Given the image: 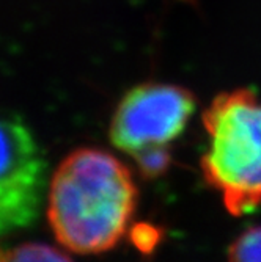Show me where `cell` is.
Returning <instances> with one entry per match:
<instances>
[{
  "label": "cell",
  "instance_id": "6da1fadb",
  "mask_svg": "<svg viewBox=\"0 0 261 262\" xmlns=\"http://www.w3.org/2000/svg\"><path fill=\"white\" fill-rule=\"evenodd\" d=\"M137 207V185L115 156L81 148L66 156L47 190V220L69 251L98 254L126 234Z\"/></svg>",
  "mask_w": 261,
  "mask_h": 262
},
{
  "label": "cell",
  "instance_id": "7a4b0ae2",
  "mask_svg": "<svg viewBox=\"0 0 261 262\" xmlns=\"http://www.w3.org/2000/svg\"><path fill=\"white\" fill-rule=\"evenodd\" d=\"M203 124L205 181L231 215L253 210L261 204V99L246 88L222 93L205 110Z\"/></svg>",
  "mask_w": 261,
  "mask_h": 262
},
{
  "label": "cell",
  "instance_id": "3957f363",
  "mask_svg": "<svg viewBox=\"0 0 261 262\" xmlns=\"http://www.w3.org/2000/svg\"><path fill=\"white\" fill-rule=\"evenodd\" d=\"M47 190V162L30 127L0 113V237L32 225Z\"/></svg>",
  "mask_w": 261,
  "mask_h": 262
},
{
  "label": "cell",
  "instance_id": "277c9868",
  "mask_svg": "<svg viewBox=\"0 0 261 262\" xmlns=\"http://www.w3.org/2000/svg\"><path fill=\"white\" fill-rule=\"evenodd\" d=\"M195 104L194 94L178 85L148 82L134 86L113 113V146L131 156L154 146H169L186 129Z\"/></svg>",
  "mask_w": 261,
  "mask_h": 262
},
{
  "label": "cell",
  "instance_id": "5b68a950",
  "mask_svg": "<svg viewBox=\"0 0 261 262\" xmlns=\"http://www.w3.org/2000/svg\"><path fill=\"white\" fill-rule=\"evenodd\" d=\"M0 262H73L60 250L46 244H22L13 248L0 247Z\"/></svg>",
  "mask_w": 261,
  "mask_h": 262
},
{
  "label": "cell",
  "instance_id": "8992f818",
  "mask_svg": "<svg viewBox=\"0 0 261 262\" xmlns=\"http://www.w3.org/2000/svg\"><path fill=\"white\" fill-rule=\"evenodd\" d=\"M132 157L137 163L138 171L147 179H154L165 174L172 165V154L169 151V146L148 148L134 154Z\"/></svg>",
  "mask_w": 261,
  "mask_h": 262
},
{
  "label": "cell",
  "instance_id": "52a82bcc",
  "mask_svg": "<svg viewBox=\"0 0 261 262\" xmlns=\"http://www.w3.org/2000/svg\"><path fill=\"white\" fill-rule=\"evenodd\" d=\"M228 262H261V226L244 231L231 244Z\"/></svg>",
  "mask_w": 261,
  "mask_h": 262
}]
</instances>
